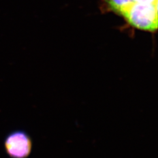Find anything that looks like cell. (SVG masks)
Instances as JSON below:
<instances>
[{"mask_svg":"<svg viewBox=\"0 0 158 158\" xmlns=\"http://www.w3.org/2000/svg\"><path fill=\"white\" fill-rule=\"evenodd\" d=\"M121 16L134 28L155 32L158 27V2L145 4L134 2Z\"/></svg>","mask_w":158,"mask_h":158,"instance_id":"obj_1","label":"cell"},{"mask_svg":"<svg viewBox=\"0 0 158 158\" xmlns=\"http://www.w3.org/2000/svg\"><path fill=\"white\" fill-rule=\"evenodd\" d=\"M6 154L11 158H27L32 149V141L23 130H15L6 136L4 142Z\"/></svg>","mask_w":158,"mask_h":158,"instance_id":"obj_2","label":"cell"},{"mask_svg":"<svg viewBox=\"0 0 158 158\" xmlns=\"http://www.w3.org/2000/svg\"><path fill=\"white\" fill-rule=\"evenodd\" d=\"M133 2V0H107L108 6L110 10L120 15L128 9Z\"/></svg>","mask_w":158,"mask_h":158,"instance_id":"obj_3","label":"cell"},{"mask_svg":"<svg viewBox=\"0 0 158 158\" xmlns=\"http://www.w3.org/2000/svg\"><path fill=\"white\" fill-rule=\"evenodd\" d=\"M135 2L145 3V4H153L158 2V0H133Z\"/></svg>","mask_w":158,"mask_h":158,"instance_id":"obj_4","label":"cell"}]
</instances>
